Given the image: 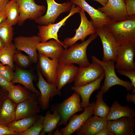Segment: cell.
Returning <instances> with one entry per match:
<instances>
[{
	"instance_id": "6da1fadb",
	"label": "cell",
	"mask_w": 135,
	"mask_h": 135,
	"mask_svg": "<svg viewBox=\"0 0 135 135\" xmlns=\"http://www.w3.org/2000/svg\"><path fill=\"white\" fill-rule=\"evenodd\" d=\"M95 33L90 35L87 40L80 43L74 44L68 48L64 49L58 60L59 64H76L80 67L86 66L90 64L86 54L89 44L98 36Z\"/></svg>"
},
{
	"instance_id": "7a4b0ae2",
	"label": "cell",
	"mask_w": 135,
	"mask_h": 135,
	"mask_svg": "<svg viewBox=\"0 0 135 135\" xmlns=\"http://www.w3.org/2000/svg\"><path fill=\"white\" fill-rule=\"evenodd\" d=\"M105 26L113 36L118 45L135 43V15L123 20H110Z\"/></svg>"
},
{
	"instance_id": "3957f363",
	"label": "cell",
	"mask_w": 135,
	"mask_h": 135,
	"mask_svg": "<svg viewBox=\"0 0 135 135\" xmlns=\"http://www.w3.org/2000/svg\"><path fill=\"white\" fill-rule=\"evenodd\" d=\"M92 61L100 64L104 70L105 79L100 90L103 94L107 92L110 88L116 85L122 86L128 92L132 90V94L135 93V89L131 82L124 80L117 76L115 71L114 61L112 60L106 61L101 60L94 56H92Z\"/></svg>"
},
{
	"instance_id": "277c9868",
	"label": "cell",
	"mask_w": 135,
	"mask_h": 135,
	"mask_svg": "<svg viewBox=\"0 0 135 135\" xmlns=\"http://www.w3.org/2000/svg\"><path fill=\"white\" fill-rule=\"evenodd\" d=\"M80 96L75 92L70 97L60 103L53 104L51 110L56 111L60 114L61 119L57 126L66 125L70 117L79 112L83 111L84 109L80 106Z\"/></svg>"
},
{
	"instance_id": "5b68a950",
	"label": "cell",
	"mask_w": 135,
	"mask_h": 135,
	"mask_svg": "<svg viewBox=\"0 0 135 135\" xmlns=\"http://www.w3.org/2000/svg\"><path fill=\"white\" fill-rule=\"evenodd\" d=\"M135 43L130 42L119 44L116 51L115 64L117 70H135L134 58Z\"/></svg>"
},
{
	"instance_id": "8992f818",
	"label": "cell",
	"mask_w": 135,
	"mask_h": 135,
	"mask_svg": "<svg viewBox=\"0 0 135 135\" xmlns=\"http://www.w3.org/2000/svg\"><path fill=\"white\" fill-rule=\"evenodd\" d=\"M81 9L79 6L76 7L75 4H73L69 14L59 22L38 26V35L40 38V42H44L53 39L63 44L58 38V33L60 29L65 24V22L68 18L75 14L79 13Z\"/></svg>"
},
{
	"instance_id": "52a82bcc",
	"label": "cell",
	"mask_w": 135,
	"mask_h": 135,
	"mask_svg": "<svg viewBox=\"0 0 135 135\" xmlns=\"http://www.w3.org/2000/svg\"><path fill=\"white\" fill-rule=\"evenodd\" d=\"M19 8L18 25L21 26L27 19L35 21L42 16L46 10L44 5H38L34 0H16Z\"/></svg>"
},
{
	"instance_id": "ba28073f",
	"label": "cell",
	"mask_w": 135,
	"mask_h": 135,
	"mask_svg": "<svg viewBox=\"0 0 135 135\" xmlns=\"http://www.w3.org/2000/svg\"><path fill=\"white\" fill-rule=\"evenodd\" d=\"M46 0L47 9L46 14L35 20L36 23L41 25L55 23L56 19L61 14L70 11L73 4L70 2L58 4L54 0Z\"/></svg>"
},
{
	"instance_id": "9c48e42d",
	"label": "cell",
	"mask_w": 135,
	"mask_h": 135,
	"mask_svg": "<svg viewBox=\"0 0 135 135\" xmlns=\"http://www.w3.org/2000/svg\"><path fill=\"white\" fill-rule=\"evenodd\" d=\"M96 33L100 37L103 49V61L115 60L118 44L114 36L105 26L96 28Z\"/></svg>"
},
{
	"instance_id": "30bf717a",
	"label": "cell",
	"mask_w": 135,
	"mask_h": 135,
	"mask_svg": "<svg viewBox=\"0 0 135 135\" xmlns=\"http://www.w3.org/2000/svg\"><path fill=\"white\" fill-rule=\"evenodd\" d=\"M79 13L81 18V22L78 28L75 30V35L72 38H66L62 42L67 48L79 40H81L82 42L84 41L88 36L96 33V28L93 25L92 20L90 21L88 20L84 11L82 8Z\"/></svg>"
},
{
	"instance_id": "8fae6325",
	"label": "cell",
	"mask_w": 135,
	"mask_h": 135,
	"mask_svg": "<svg viewBox=\"0 0 135 135\" xmlns=\"http://www.w3.org/2000/svg\"><path fill=\"white\" fill-rule=\"evenodd\" d=\"M104 72L102 66L92 61L87 66H80L74 81V86H82L93 82L99 78Z\"/></svg>"
},
{
	"instance_id": "7c38bea8",
	"label": "cell",
	"mask_w": 135,
	"mask_h": 135,
	"mask_svg": "<svg viewBox=\"0 0 135 135\" xmlns=\"http://www.w3.org/2000/svg\"><path fill=\"white\" fill-rule=\"evenodd\" d=\"M97 9L104 14L110 21H120L128 19L125 0H108L106 4Z\"/></svg>"
},
{
	"instance_id": "4fadbf2b",
	"label": "cell",
	"mask_w": 135,
	"mask_h": 135,
	"mask_svg": "<svg viewBox=\"0 0 135 135\" xmlns=\"http://www.w3.org/2000/svg\"><path fill=\"white\" fill-rule=\"evenodd\" d=\"M37 72L38 79L37 86L40 92L39 102L42 109L46 110L48 108L50 98L56 95L60 96L62 93L56 85L49 83L44 79L37 67Z\"/></svg>"
},
{
	"instance_id": "5bb4252c",
	"label": "cell",
	"mask_w": 135,
	"mask_h": 135,
	"mask_svg": "<svg viewBox=\"0 0 135 135\" xmlns=\"http://www.w3.org/2000/svg\"><path fill=\"white\" fill-rule=\"evenodd\" d=\"M40 42V38L38 36H19L14 38V44L16 50L25 52L31 58L33 63H37L38 58L36 47Z\"/></svg>"
},
{
	"instance_id": "9a60e30c",
	"label": "cell",
	"mask_w": 135,
	"mask_h": 135,
	"mask_svg": "<svg viewBox=\"0 0 135 135\" xmlns=\"http://www.w3.org/2000/svg\"><path fill=\"white\" fill-rule=\"evenodd\" d=\"M135 118L124 116L118 119L108 120L107 128L115 135H134Z\"/></svg>"
},
{
	"instance_id": "2e32d148",
	"label": "cell",
	"mask_w": 135,
	"mask_h": 135,
	"mask_svg": "<svg viewBox=\"0 0 135 135\" xmlns=\"http://www.w3.org/2000/svg\"><path fill=\"white\" fill-rule=\"evenodd\" d=\"M95 102H92L84 108V112L79 114H74L69 120L68 123L61 128L63 135H70L78 130L86 121L93 114Z\"/></svg>"
},
{
	"instance_id": "e0dca14e",
	"label": "cell",
	"mask_w": 135,
	"mask_h": 135,
	"mask_svg": "<svg viewBox=\"0 0 135 135\" xmlns=\"http://www.w3.org/2000/svg\"><path fill=\"white\" fill-rule=\"evenodd\" d=\"M37 67L49 83L56 86V73L59 64L58 59H50L44 55L38 53Z\"/></svg>"
},
{
	"instance_id": "ac0fdd59",
	"label": "cell",
	"mask_w": 135,
	"mask_h": 135,
	"mask_svg": "<svg viewBox=\"0 0 135 135\" xmlns=\"http://www.w3.org/2000/svg\"><path fill=\"white\" fill-rule=\"evenodd\" d=\"M78 68L73 64H58L56 73V86L60 90L66 84L74 81L78 74Z\"/></svg>"
},
{
	"instance_id": "d6986e66",
	"label": "cell",
	"mask_w": 135,
	"mask_h": 135,
	"mask_svg": "<svg viewBox=\"0 0 135 135\" xmlns=\"http://www.w3.org/2000/svg\"><path fill=\"white\" fill-rule=\"evenodd\" d=\"M73 4L80 7L88 14L95 28L106 25L110 20L103 13L89 4L86 0H70Z\"/></svg>"
},
{
	"instance_id": "ffe728a7",
	"label": "cell",
	"mask_w": 135,
	"mask_h": 135,
	"mask_svg": "<svg viewBox=\"0 0 135 135\" xmlns=\"http://www.w3.org/2000/svg\"><path fill=\"white\" fill-rule=\"evenodd\" d=\"M105 77L104 72L100 77L96 80L85 85L80 86H74L71 89L78 93L82 99L81 106L84 108L89 105L90 99L92 93L100 88L101 82Z\"/></svg>"
},
{
	"instance_id": "44dd1931",
	"label": "cell",
	"mask_w": 135,
	"mask_h": 135,
	"mask_svg": "<svg viewBox=\"0 0 135 135\" xmlns=\"http://www.w3.org/2000/svg\"><path fill=\"white\" fill-rule=\"evenodd\" d=\"M108 120L94 115L88 118L76 132L78 135H95L99 132L107 127Z\"/></svg>"
},
{
	"instance_id": "7402d4cb",
	"label": "cell",
	"mask_w": 135,
	"mask_h": 135,
	"mask_svg": "<svg viewBox=\"0 0 135 135\" xmlns=\"http://www.w3.org/2000/svg\"><path fill=\"white\" fill-rule=\"evenodd\" d=\"M63 48H67L63 44L53 39L44 42H40L36 47L39 53L52 59H58Z\"/></svg>"
},
{
	"instance_id": "603a6c76",
	"label": "cell",
	"mask_w": 135,
	"mask_h": 135,
	"mask_svg": "<svg viewBox=\"0 0 135 135\" xmlns=\"http://www.w3.org/2000/svg\"><path fill=\"white\" fill-rule=\"evenodd\" d=\"M34 78V76L30 72L16 65L15 71L11 82L13 84L15 83L22 84L30 91L40 94V92L35 88L33 84Z\"/></svg>"
},
{
	"instance_id": "cb8c5ba5",
	"label": "cell",
	"mask_w": 135,
	"mask_h": 135,
	"mask_svg": "<svg viewBox=\"0 0 135 135\" xmlns=\"http://www.w3.org/2000/svg\"><path fill=\"white\" fill-rule=\"evenodd\" d=\"M37 98L28 99L19 103L15 110V120H17L40 112Z\"/></svg>"
},
{
	"instance_id": "d4e9b609",
	"label": "cell",
	"mask_w": 135,
	"mask_h": 135,
	"mask_svg": "<svg viewBox=\"0 0 135 135\" xmlns=\"http://www.w3.org/2000/svg\"><path fill=\"white\" fill-rule=\"evenodd\" d=\"M8 97L0 106V124L7 126L15 120L16 104Z\"/></svg>"
},
{
	"instance_id": "484cf974",
	"label": "cell",
	"mask_w": 135,
	"mask_h": 135,
	"mask_svg": "<svg viewBox=\"0 0 135 135\" xmlns=\"http://www.w3.org/2000/svg\"><path fill=\"white\" fill-rule=\"evenodd\" d=\"M135 116V112L134 109L128 105L122 106L118 101H115L110 108L106 118L108 120H111L123 117L134 118Z\"/></svg>"
},
{
	"instance_id": "4316f807",
	"label": "cell",
	"mask_w": 135,
	"mask_h": 135,
	"mask_svg": "<svg viewBox=\"0 0 135 135\" xmlns=\"http://www.w3.org/2000/svg\"><path fill=\"white\" fill-rule=\"evenodd\" d=\"M28 90L18 84L14 85L8 92V97L13 102L18 104L26 100L37 98L39 94H33Z\"/></svg>"
},
{
	"instance_id": "83f0119b",
	"label": "cell",
	"mask_w": 135,
	"mask_h": 135,
	"mask_svg": "<svg viewBox=\"0 0 135 135\" xmlns=\"http://www.w3.org/2000/svg\"><path fill=\"white\" fill-rule=\"evenodd\" d=\"M40 116L36 114L21 119L15 120L7 126L12 131L21 134L32 126Z\"/></svg>"
},
{
	"instance_id": "f1b7e54d",
	"label": "cell",
	"mask_w": 135,
	"mask_h": 135,
	"mask_svg": "<svg viewBox=\"0 0 135 135\" xmlns=\"http://www.w3.org/2000/svg\"><path fill=\"white\" fill-rule=\"evenodd\" d=\"M51 114L50 111L46 112L43 123V128L42 134L48 133L50 134L58 126L57 125L61 119L60 114L54 111Z\"/></svg>"
},
{
	"instance_id": "f546056e",
	"label": "cell",
	"mask_w": 135,
	"mask_h": 135,
	"mask_svg": "<svg viewBox=\"0 0 135 135\" xmlns=\"http://www.w3.org/2000/svg\"><path fill=\"white\" fill-rule=\"evenodd\" d=\"M16 50L14 44L12 42L6 44L0 50V62L4 64L9 65L13 70L15 67L13 57Z\"/></svg>"
},
{
	"instance_id": "4dcf8cb0",
	"label": "cell",
	"mask_w": 135,
	"mask_h": 135,
	"mask_svg": "<svg viewBox=\"0 0 135 135\" xmlns=\"http://www.w3.org/2000/svg\"><path fill=\"white\" fill-rule=\"evenodd\" d=\"M8 22L13 26L18 23L19 19L20 10L16 0H11L7 5L5 10Z\"/></svg>"
},
{
	"instance_id": "1f68e13d",
	"label": "cell",
	"mask_w": 135,
	"mask_h": 135,
	"mask_svg": "<svg viewBox=\"0 0 135 135\" xmlns=\"http://www.w3.org/2000/svg\"><path fill=\"white\" fill-rule=\"evenodd\" d=\"M103 94L101 91H99L96 96V99L95 102L93 114L94 115L106 118L110 108L103 100Z\"/></svg>"
},
{
	"instance_id": "d6a6232c",
	"label": "cell",
	"mask_w": 135,
	"mask_h": 135,
	"mask_svg": "<svg viewBox=\"0 0 135 135\" xmlns=\"http://www.w3.org/2000/svg\"><path fill=\"white\" fill-rule=\"evenodd\" d=\"M13 28L6 19L0 24V37L6 44L11 43L13 38Z\"/></svg>"
},
{
	"instance_id": "836d02e7",
	"label": "cell",
	"mask_w": 135,
	"mask_h": 135,
	"mask_svg": "<svg viewBox=\"0 0 135 135\" xmlns=\"http://www.w3.org/2000/svg\"><path fill=\"white\" fill-rule=\"evenodd\" d=\"M21 51L16 50L13 57L14 62L16 66L24 69L29 66L33 62L30 57L22 54Z\"/></svg>"
},
{
	"instance_id": "e575fe53",
	"label": "cell",
	"mask_w": 135,
	"mask_h": 135,
	"mask_svg": "<svg viewBox=\"0 0 135 135\" xmlns=\"http://www.w3.org/2000/svg\"><path fill=\"white\" fill-rule=\"evenodd\" d=\"M44 116L42 115L40 116L35 123L21 135H38L43 128V123Z\"/></svg>"
},
{
	"instance_id": "d590c367",
	"label": "cell",
	"mask_w": 135,
	"mask_h": 135,
	"mask_svg": "<svg viewBox=\"0 0 135 135\" xmlns=\"http://www.w3.org/2000/svg\"><path fill=\"white\" fill-rule=\"evenodd\" d=\"M13 70L9 65L4 64L0 62V75L10 82L13 78Z\"/></svg>"
},
{
	"instance_id": "8d00e7d4",
	"label": "cell",
	"mask_w": 135,
	"mask_h": 135,
	"mask_svg": "<svg viewBox=\"0 0 135 135\" xmlns=\"http://www.w3.org/2000/svg\"><path fill=\"white\" fill-rule=\"evenodd\" d=\"M116 72L120 74L129 78L131 80L132 85L135 89V70H117Z\"/></svg>"
},
{
	"instance_id": "74e56055",
	"label": "cell",
	"mask_w": 135,
	"mask_h": 135,
	"mask_svg": "<svg viewBox=\"0 0 135 135\" xmlns=\"http://www.w3.org/2000/svg\"><path fill=\"white\" fill-rule=\"evenodd\" d=\"M126 10L129 16L135 15V0H125Z\"/></svg>"
},
{
	"instance_id": "f35d334b",
	"label": "cell",
	"mask_w": 135,
	"mask_h": 135,
	"mask_svg": "<svg viewBox=\"0 0 135 135\" xmlns=\"http://www.w3.org/2000/svg\"><path fill=\"white\" fill-rule=\"evenodd\" d=\"M14 85L0 75V86L2 89L8 92L13 87Z\"/></svg>"
},
{
	"instance_id": "ab89813d",
	"label": "cell",
	"mask_w": 135,
	"mask_h": 135,
	"mask_svg": "<svg viewBox=\"0 0 135 135\" xmlns=\"http://www.w3.org/2000/svg\"><path fill=\"white\" fill-rule=\"evenodd\" d=\"M20 135L21 134L12 131L7 126L0 124V135Z\"/></svg>"
},
{
	"instance_id": "60d3db41",
	"label": "cell",
	"mask_w": 135,
	"mask_h": 135,
	"mask_svg": "<svg viewBox=\"0 0 135 135\" xmlns=\"http://www.w3.org/2000/svg\"><path fill=\"white\" fill-rule=\"evenodd\" d=\"M9 0H0V13L5 10L6 6Z\"/></svg>"
},
{
	"instance_id": "b9f144b4",
	"label": "cell",
	"mask_w": 135,
	"mask_h": 135,
	"mask_svg": "<svg viewBox=\"0 0 135 135\" xmlns=\"http://www.w3.org/2000/svg\"><path fill=\"white\" fill-rule=\"evenodd\" d=\"M126 100L128 102H130L135 104V93L131 94L128 93L126 96Z\"/></svg>"
},
{
	"instance_id": "7bdbcfd3",
	"label": "cell",
	"mask_w": 135,
	"mask_h": 135,
	"mask_svg": "<svg viewBox=\"0 0 135 135\" xmlns=\"http://www.w3.org/2000/svg\"><path fill=\"white\" fill-rule=\"evenodd\" d=\"M95 135H114L112 133L110 132L107 128L101 130L97 132Z\"/></svg>"
},
{
	"instance_id": "ee69618b",
	"label": "cell",
	"mask_w": 135,
	"mask_h": 135,
	"mask_svg": "<svg viewBox=\"0 0 135 135\" xmlns=\"http://www.w3.org/2000/svg\"><path fill=\"white\" fill-rule=\"evenodd\" d=\"M7 18V16L6 11L0 13V24L2 22Z\"/></svg>"
},
{
	"instance_id": "f6af8a7d",
	"label": "cell",
	"mask_w": 135,
	"mask_h": 135,
	"mask_svg": "<svg viewBox=\"0 0 135 135\" xmlns=\"http://www.w3.org/2000/svg\"><path fill=\"white\" fill-rule=\"evenodd\" d=\"M94 0L100 4L102 6H105L107 3L108 0Z\"/></svg>"
},
{
	"instance_id": "bcb514c9",
	"label": "cell",
	"mask_w": 135,
	"mask_h": 135,
	"mask_svg": "<svg viewBox=\"0 0 135 135\" xmlns=\"http://www.w3.org/2000/svg\"><path fill=\"white\" fill-rule=\"evenodd\" d=\"M6 45L4 42L0 37V50L4 48Z\"/></svg>"
},
{
	"instance_id": "7dc6e473",
	"label": "cell",
	"mask_w": 135,
	"mask_h": 135,
	"mask_svg": "<svg viewBox=\"0 0 135 135\" xmlns=\"http://www.w3.org/2000/svg\"><path fill=\"white\" fill-rule=\"evenodd\" d=\"M53 135H63V133L61 130L57 129L54 132Z\"/></svg>"
},
{
	"instance_id": "c3c4849f",
	"label": "cell",
	"mask_w": 135,
	"mask_h": 135,
	"mask_svg": "<svg viewBox=\"0 0 135 135\" xmlns=\"http://www.w3.org/2000/svg\"><path fill=\"white\" fill-rule=\"evenodd\" d=\"M4 100H3L1 98L0 96V106L2 104Z\"/></svg>"
}]
</instances>
